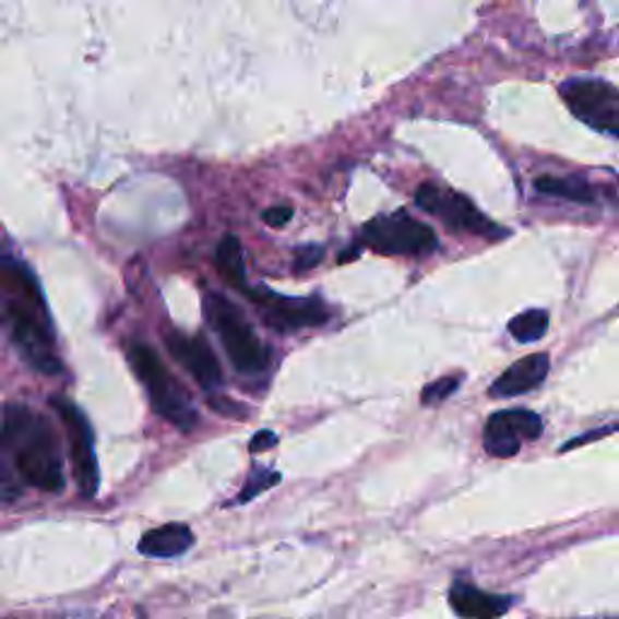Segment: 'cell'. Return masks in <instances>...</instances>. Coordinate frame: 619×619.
I'll use <instances>...</instances> for the list:
<instances>
[{
    "label": "cell",
    "mask_w": 619,
    "mask_h": 619,
    "mask_svg": "<svg viewBox=\"0 0 619 619\" xmlns=\"http://www.w3.org/2000/svg\"><path fill=\"white\" fill-rule=\"evenodd\" d=\"M3 450L13 457L17 477L51 493L66 489L63 457L51 424L25 404H8L3 416Z\"/></svg>",
    "instance_id": "cell-1"
},
{
    "label": "cell",
    "mask_w": 619,
    "mask_h": 619,
    "mask_svg": "<svg viewBox=\"0 0 619 619\" xmlns=\"http://www.w3.org/2000/svg\"><path fill=\"white\" fill-rule=\"evenodd\" d=\"M5 281H10L17 288L20 296L13 300H5V320L10 324V334H13V344L17 346V352L22 354L25 361L39 370V373L56 376L61 373V361L53 352L51 332L49 324L39 320V310H44V302H32L25 306L27 296L37 286L35 276L29 274V269L17 262V259L5 257Z\"/></svg>",
    "instance_id": "cell-2"
},
{
    "label": "cell",
    "mask_w": 619,
    "mask_h": 619,
    "mask_svg": "<svg viewBox=\"0 0 619 619\" xmlns=\"http://www.w3.org/2000/svg\"><path fill=\"white\" fill-rule=\"evenodd\" d=\"M204 310L209 324L221 336V344L228 354L230 364L245 376H257L269 368V348L259 340L252 324L245 314L221 293H206Z\"/></svg>",
    "instance_id": "cell-3"
},
{
    "label": "cell",
    "mask_w": 619,
    "mask_h": 619,
    "mask_svg": "<svg viewBox=\"0 0 619 619\" xmlns=\"http://www.w3.org/2000/svg\"><path fill=\"white\" fill-rule=\"evenodd\" d=\"M129 364L133 373L139 376L143 388L148 390V397L153 402L155 412L175 424L177 429L191 431L199 424V414L191 404L187 390L179 385V380L172 378L170 370L157 358L151 346L133 344L129 346Z\"/></svg>",
    "instance_id": "cell-4"
},
{
    "label": "cell",
    "mask_w": 619,
    "mask_h": 619,
    "mask_svg": "<svg viewBox=\"0 0 619 619\" xmlns=\"http://www.w3.org/2000/svg\"><path fill=\"white\" fill-rule=\"evenodd\" d=\"M361 245L378 254L421 257L436 250L438 238L431 225L416 221L407 211H395L368 221L361 230Z\"/></svg>",
    "instance_id": "cell-5"
},
{
    "label": "cell",
    "mask_w": 619,
    "mask_h": 619,
    "mask_svg": "<svg viewBox=\"0 0 619 619\" xmlns=\"http://www.w3.org/2000/svg\"><path fill=\"white\" fill-rule=\"evenodd\" d=\"M414 201L421 211L431 213V216L443 221L448 228H453L457 233H469L487 240H501L509 235V230L484 216V213L472 204L465 194H460L455 189L426 182L416 189Z\"/></svg>",
    "instance_id": "cell-6"
},
{
    "label": "cell",
    "mask_w": 619,
    "mask_h": 619,
    "mask_svg": "<svg viewBox=\"0 0 619 619\" xmlns=\"http://www.w3.org/2000/svg\"><path fill=\"white\" fill-rule=\"evenodd\" d=\"M559 95L576 119L593 131L619 139V90L603 78H571Z\"/></svg>",
    "instance_id": "cell-7"
},
{
    "label": "cell",
    "mask_w": 619,
    "mask_h": 619,
    "mask_svg": "<svg viewBox=\"0 0 619 619\" xmlns=\"http://www.w3.org/2000/svg\"><path fill=\"white\" fill-rule=\"evenodd\" d=\"M247 298L262 312L264 322L276 332H298L320 328L330 320V310L318 298H288L269 288H245Z\"/></svg>",
    "instance_id": "cell-8"
},
{
    "label": "cell",
    "mask_w": 619,
    "mask_h": 619,
    "mask_svg": "<svg viewBox=\"0 0 619 619\" xmlns=\"http://www.w3.org/2000/svg\"><path fill=\"white\" fill-rule=\"evenodd\" d=\"M53 409L59 412L66 436H69V448H71V463L75 472L78 489L85 499H93L99 489V465L95 455V433L93 426L85 419V414L75 407V404L56 397Z\"/></svg>",
    "instance_id": "cell-9"
},
{
    "label": "cell",
    "mask_w": 619,
    "mask_h": 619,
    "mask_svg": "<svg viewBox=\"0 0 619 619\" xmlns=\"http://www.w3.org/2000/svg\"><path fill=\"white\" fill-rule=\"evenodd\" d=\"M545 424L535 412L509 409L489 416L484 426V448L493 457H513L523 441H535L543 436Z\"/></svg>",
    "instance_id": "cell-10"
},
{
    "label": "cell",
    "mask_w": 619,
    "mask_h": 619,
    "mask_svg": "<svg viewBox=\"0 0 619 619\" xmlns=\"http://www.w3.org/2000/svg\"><path fill=\"white\" fill-rule=\"evenodd\" d=\"M165 344H167V352H170L179 364H182L194 380L199 382L201 388L213 392L221 388L223 382V370L216 354L211 352V346L206 344L204 336H191L182 334V332H167L165 334Z\"/></svg>",
    "instance_id": "cell-11"
},
{
    "label": "cell",
    "mask_w": 619,
    "mask_h": 619,
    "mask_svg": "<svg viewBox=\"0 0 619 619\" xmlns=\"http://www.w3.org/2000/svg\"><path fill=\"white\" fill-rule=\"evenodd\" d=\"M448 600L455 615L463 619H499L509 612L513 603L511 598H505V595L484 593L477 585L467 581H455L448 593Z\"/></svg>",
    "instance_id": "cell-12"
},
{
    "label": "cell",
    "mask_w": 619,
    "mask_h": 619,
    "mask_svg": "<svg viewBox=\"0 0 619 619\" xmlns=\"http://www.w3.org/2000/svg\"><path fill=\"white\" fill-rule=\"evenodd\" d=\"M547 373H549V358L545 354L525 356L517 364H513L509 370H503L489 392H491V397H501V400L525 395V392L543 385Z\"/></svg>",
    "instance_id": "cell-13"
},
{
    "label": "cell",
    "mask_w": 619,
    "mask_h": 619,
    "mask_svg": "<svg viewBox=\"0 0 619 619\" xmlns=\"http://www.w3.org/2000/svg\"><path fill=\"white\" fill-rule=\"evenodd\" d=\"M191 545H194V533H191V527L182 523H170L145 533L139 543V551L145 557L172 559V557H182Z\"/></svg>",
    "instance_id": "cell-14"
},
{
    "label": "cell",
    "mask_w": 619,
    "mask_h": 619,
    "mask_svg": "<svg viewBox=\"0 0 619 619\" xmlns=\"http://www.w3.org/2000/svg\"><path fill=\"white\" fill-rule=\"evenodd\" d=\"M535 189L545 197L573 201V204H593L598 194L595 189L581 177H555V175H543L535 179Z\"/></svg>",
    "instance_id": "cell-15"
},
{
    "label": "cell",
    "mask_w": 619,
    "mask_h": 619,
    "mask_svg": "<svg viewBox=\"0 0 619 619\" xmlns=\"http://www.w3.org/2000/svg\"><path fill=\"white\" fill-rule=\"evenodd\" d=\"M216 266L218 272L223 274V278L228 281L230 286L245 290V257H242V245L240 240L235 238V235H228V238H223V242L218 245L216 250Z\"/></svg>",
    "instance_id": "cell-16"
},
{
    "label": "cell",
    "mask_w": 619,
    "mask_h": 619,
    "mask_svg": "<svg viewBox=\"0 0 619 619\" xmlns=\"http://www.w3.org/2000/svg\"><path fill=\"white\" fill-rule=\"evenodd\" d=\"M549 330V314L545 310H525L509 322V332L521 344L539 342Z\"/></svg>",
    "instance_id": "cell-17"
},
{
    "label": "cell",
    "mask_w": 619,
    "mask_h": 619,
    "mask_svg": "<svg viewBox=\"0 0 619 619\" xmlns=\"http://www.w3.org/2000/svg\"><path fill=\"white\" fill-rule=\"evenodd\" d=\"M278 481H281V475H278V472H274V469H264V467H254V469L250 472V479H247V484H245V489H242V493H240L238 503H247V501L257 499L259 493H262V491H264V489H269V487H274V484H278Z\"/></svg>",
    "instance_id": "cell-18"
},
{
    "label": "cell",
    "mask_w": 619,
    "mask_h": 619,
    "mask_svg": "<svg viewBox=\"0 0 619 619\" xmlns=\"http://www.w3.org/2000/svg\"><path fill=\"white\" fill-rule=\"evenodd\" d=\"M457 388H460V378H455V376L438 378V380L429 382V385L421 390V402L429 404V407H433V404L445 402Z\"/></svg>",
    "instance_id": "cell-19"
},
{
    "label": "cell",
    "mask_w": 619,
    "mask_h": 619,
    "mask_svg": "<svg viewBox=\"0 0 619 619\" xmlns=\"http://www.w3.org/2000/svg\"><path fill=\"white\" fill-rule=\"evenodd\" d=\"M324 257V250L320 245H302L296 250V272H308V269H314Z\"/></svg>",
    "instance_id": "cell-20"
},
{
    "label": "cell",
    "mask_w": 619,
    "mask_h": 619,
    "mask_svg": "<svg viewBox=\"0 0 619 619\" xmlns=\"http://www.w3.org/2000/svg\"><path fill=\"white\" fill-rule=\"evenodd\" d=\"M262 218L266 225H272V228H284V225L293 218V209L281 204V206H272L262 213Z\"/></svg>",
    "instance_id": "cell-21"
},
{
    "label": "cell",
    "mask_w": 619,
    "mask_h": 619,
    "mask_svg": "<svg viewBox=\"0 0 619 619\" xmlns=\"http://www.w3.org/2000/svg\"><path fill=\"white\" fill-rule=\"evenodd\" d=\"M276 433L274 431H259L254 438H252V443H250V450L252 453H262V450H269L272 445H276Z\"/></svg>",
    "instance_id": "cell-22"
}]
</instances>
